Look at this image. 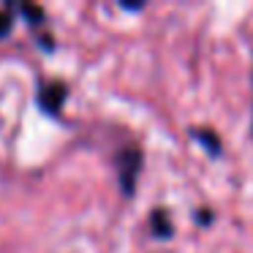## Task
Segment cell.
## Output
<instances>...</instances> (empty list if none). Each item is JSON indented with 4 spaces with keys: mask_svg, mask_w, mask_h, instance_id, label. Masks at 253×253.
Here are the masks:
<instances>
[{
    "mask_svg": "<svg viewBox=\"0 0 253 253\" xmlns=\"http://www.w3.org/2000/svg\"><path fill=\"white\" fill-rule=\"evenodd\" d=\"M112 166H115V182L120 188L123 199H133L144 171V150L139 144H123L112 155Z\"/></svg>",
    "mask_w": 253,
    "mask_h": 253,
    "instance_id": "6da1fadb",
    "label": "cell"
},
{
    "mask_svg": "<svg viewBox=\"0 0 253 253\" xmlns=\"http://www.w3.org/2000/svg\"><path fill=\"white\" fill-rule=\"evenodd\" d=\"M68 98H71V87L63 79H39V84H36V106L52 120L63 117Z\"/></svg>",
    "mask_w": 253,
    "mask_h": 253,
    "instance_id": "7a4b0ae2",
    "label": "cell"
},
{
    "mask_svg": "<svg viewBox=\"0 0 253 253\" xmlns=\"http://www.w3.org/2000/svg\"><path fill=\"white\" fill-rule=\"evenodd\" d=\"M147 229L150 234H153V240L158 242H169L171 237H174V220H171V212L166 207H153L147 215Z\"/></svg>",
    "mask_w": 253,
    "mask_h": 253,
    "instance_id": "3957f363",
    "label": "cell"
},
{
    "mask_svg": "<svg viewBox=\"0 0 253 253\" xmlns=\"http://www.w3.org/2000/svg\"><path fill=\"white\" fill-rule=\"evenodd\" d=\"M191 139H193V142H196L212 161L223 155V139H220V133L215 131V128H210V126H193V128H191Z\"/></svg>",
    "mask_w": 253,
    "mask_h": 253,
    "instance_id": "277c9868",
    "label": "cell"
},
{
    "mask_svg": "<svg viewBox=\"0 0 253 253\" xmlns=\"http://www.w3.org/2000/svg\"><path fill=\"white\" fill-rule=\"evenodd\" d=\"M14 11H19L30 25H44V8L36 3H19V6H14Z\"/></svg>",
    "mask_w": 253,
    "mask_h": 253,
    "instance_id": "5b68a950",
    "label": "cell"
},
{
    "mask_svg": "<svg viewBox=\"0 0 253 253\" xmlns=\"http://www.w3.org/2000/svg\"><path fill=\"white\" fill-rule=\"evenodd\" d=\"M14 25H17L14 8H0V41L8 39V36L14 33Z\"/></svg>",
    "mask_w": 253,
    "mask_h": 253,
    "instance_id": "8992f818",
    "label": "cell"
},
{
    "mask_svg": "<svg viewBox=\"0 0 253 253\" xmlns=\"http://www.w3.org/2000/svg\"><path fill=\"white\" fill-rule=\"evenodd\" d=\"M193 220H196V226H212L215 223V212L210 207L196 210V212H193Z\"/></svg>",
    "mask_w": 253,
    "mask_h": 253,
    "instance_id": "52a82bcc",
    "label": "cell"
},
{
    "mask_svg": "<svg viewBox=\"0 0 253 253\" xmlns=\"http://www.w3.org/2000/svg\"><path fill=\"white\" fill-rule=\"evenodd\" d=\"M117 8H120V11H128V14H139V11H144V8H147V3H126V0H120V3H117Z\"/></svg>",
    "mask_w": 253,
    "mask_h": 253,
    "instance_id": "ba28073f",
    "label": "cell"
},
{
    "mask_svg": "<svg viewBox=\"0 0 253 253\" xmlns=\"http://www.w3.org/2000/svg\"><path fill=\"white\" fill-rule=\"evenodd\" d=\"M251 133H253V115H251Z\"/></svg>",
    "mask_w": 253,
    "mask_h": 253,
    "instance_id": "9c48e42d",
    "label": "cell"
}]
</instances>
